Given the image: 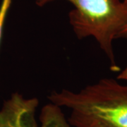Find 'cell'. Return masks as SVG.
I'll return each instance as SVG.
<instances>
[{"label": "cell", "mask_w": 127, "mask_h": 127, "mask_svg": "<svg viewBox=\"0 0 127 127\" xmlns=\"http://www.w3.org/2000/svg\"><path fill=\"white\" fill-rule=\"evenodd\" d=\"M50 102L69 111L73 127H127V85L102 78L77 92L52 91Z\"/></svg>", "instance_id": "6da1fadb"}, {"label": "cell", "mask_w": 127, "mask_h": 127, "mask_svg": "<svg viewBox=\"0 0 127 127\" xmlns=\"http://www.w3.org/2000/svg\"><path fill=\"white\" fill-rule=\"evenodd\" d=\"M55 0H36L44 6ZM74 9L68 14L69 23L78 39L92 37L108 57L111 68L118 71L113 42L127 25V0H66Z\"/></svg>", "instance_id": "7a4b0ae2"}, {"label": "cell", "mask_w": 127, "mask_h": 127, "mask_svg": "<svg viewBox=\"0 0 127 127\" xmlns=\"http://www.w3.org/2000/svg\"><path fill=\"white\" fill-rule=\"evenodd\" d=\"M39 100L14 93L0 108V127H38L36 112Z\"/></svg>", "instance_id": "3957f363"}, {"label": "cell", "mask_w": 127, "mask_h": 127, "mask_svg": "<svg viewBox=\"0 0 127 127\" xmlns=\"http://www.w3.org/2000/svg\"><path fill=\"white\" fill-rule=\"evenodd\" d=\"M39 120L40 127H73L64 114L62 108L50 102L41 109Z\"/></svg>", "instance_id": "277c9868"}, {"label": "cell", "mask_w": 127, "mask_h": 127, "mask_svg": "<svg viewBox=\"0 0 127 127\" xmlns=\"http://www.w3.org/2000/svg\"><path fill=\"white\" fill-rule=\"evenodd\" d=\"M11 1L12 0H1L0 4V44L2 38L3 30H4L6 18L7 16L9 9L11 7Z\"/></svg>", "instance_id": "5b68a950"}, {"label": "cell", "mask_w": 127, "mask_h": 127, "mask_svg": "<svg viewBox=\"0 0 127 127\" xmlns=\"http://www.w3.org/2000/svg\"><path fill=\"white\" fill-rule=\"evenodd\" d=\"M117 80H121V81H125L127 82V66L124 68V69L117 76Z\"/></svg>", "instance_id": "8992f818"}, {"label": "cell", "mask_w": 127, "mask_h": 127, "mask_svg": "<svg viewBox=\"0 0 127 127\" xmlns=\"http://www.w3.org/2000/svg\"><path fill=\"white\" fill-rule=\"evenodd\" d=\"M119 37H122V38H127V25L126 26V27L124 28L122 31L121 32Z\"/></svg>", "instance_id": "52a82bcc"}]
</instances>
